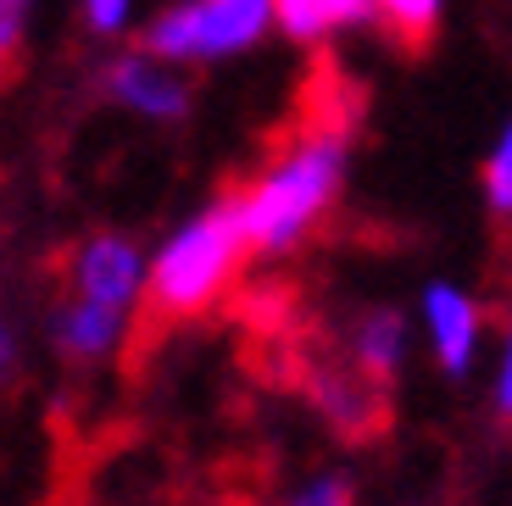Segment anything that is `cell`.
Masks as SVG:
<instances>
[{"mask_svg": "<svg viewBox=\"0 0 512 506\" xmlns=\"http://www.w3.org/2000/svg\"><path fill=\"white\" fill-rule=\"evenodd\" d=\"M346 128L312 123L240 190V217L256 256H284L329 217L346 190Z\"/></svg>", "mask_w": 512, "mask_h": 506, "instance_id": "obj_1", "label": "cell"}, {"mask_svg": "<svg viewBox=\"0 0 512 506\" xmlns=\"http://www.w3.org/2000/svg\"><path fill=\"white\" fill-rule=\"evenodd\" d=\"M245 256L256 251L240 217V195H223V201H212L206 212H195L190 223H179L162 240V251L151 256L145 301L162 317H201L229 295Z\"/></svg>", "mask_w": 512, "mask_h": 506, "instance_id": "obj_2", "label": "cell"}, {"mask_svg": "<svg viewBox=\"0 0 512 506\" xmlns=\"http://www.w3.org/2000/svg\"><path fill=\"white\" fill-rule=\"evenodd\" d=\"M273 0H184L145 28V51L162 62L179 56H234L268 34Z\"/></svg>", "mask_w": 512, "mask_h": 506, "instance_id": "obj_3", "label": "cell"}, {"mask_svg": "<svg viewBox=\"0 0 512 506\" xmlns=\"http://www.w3.org/2000/svg\"><path fill=\"white\" fill-rule=\"evenodd\" d=\"M418 329L440 373H451V379L474 373L479 351H485V306H479V295H468L462 284H429L418 301Z\"/></svg>", "mask_w": 512, "mask_h": 506, "instance_id": "obj_4", "label": "cell"}, {"mask_svg": "<svg viewBox=\"0 0 512 506\" xmlns=\"http://www.w3.org/2000/svg\"><path fill=\"white\" fill-rule=\"evenodd\" d=\"M151 290V262L140 256V245L123 234H95L90 245H78L73 256V295L112 312H134Z\"/></svg>", "mask_w": 512, "mask_h": 506, "instance_id": "obj_5", "label": "cell"}, {"mask_svg": "<svg viewBox=\"0 0 512 506\" xmlns=\"http://www.w3.org/2000/svg\"><path fill=\"white\" fill-rule=\"evenodd\" d=\"M312 406H318L340 434H368V429H379V418H384V390L373 379H362L357 367L340 356L334 367H318V373H312Z\"/></svg>", "mask_w": 512, "mask_h": 506, "instance_id": "obj_6", "label": "cell"}, {"mask_svg": "<svg viewBox=\"0 0 512 506\" xmlns=\"http://www.w3.org/2000/svg\"><path fill=\"white\" fill-rule=\"evenodd\" d=\"M407 317L390 312V306H373V312H362L357 323H351L346 334V362L357 367L362 379H373L379 390H390L396 384V373L407 367Z\"/></svg>", "mask_w": 512, "mask_h": 506, "instance_id": "obj_7", "label": "cell"}, {"mask_svg": "<svg viewBox=\"0 0 512 506\" xmlns=\"http://www.w3.org/2000/svg\"><path fill=\"white\" fill-rule=\"evenodd\" d=\"M112 95L123 106H134V112L156 117V123H173V117H184V106H190L184 78L173 73V67H162L156 56H123V62L112 67Z\"/></svg>", "mask_w": 512, "mask_h": 506, "instance_id": "obj_8", "label": "cell"}, {"mask_svg": "<svg viewBox=\"0 0 512 506\" xmlns=\"http://www.w3.org/2000/svg\"><path fill=\"white\" fill-rule=\"evenodd\" d=\"M123 340H128V312H112V306H95L73 295L62 306V317H56V345L73 362H106Z\"/></svg>", "mask_w": 512, "mask_h": 506, "instance_id": "obj_9", "label": "cell"}, {"mask_svg": "<svg viewBox=\"0 0 512 506\" xmlns=\"http://www.w3.org/2000/svg\"><path fill=\"white\" fill-rule=\"evenodd\" d=\"M273 17L290 39L312 45V39H329L351 23H368L373 0H273Z\"/></svg>", "mask_w": 512, "mask_h": 506, "instance_id": "obj_10", "label": "cell"}, {"mask_svg": "<svg viewBox=\"0 0 512 506\" xmlns=\"http://www.w3.org/2000/svg\"><path fill=\"white\" fill-rule=\"evenodd\" d=\"M384 23V39L407 56H423L440 34V0H373Z\"/></svg>", "mask_w": 512, "mask_h": 506, "instance_id": "obj_11", "label": "cell"}, {"mask_svg": "<svg viewBox=\"0 0 512 506\" xmlns=\"http://www.w3.org/2000/svg\"><path fill=\"white\" fill-rule=\"evenodd\" d=\"M279 506H357V484H351L346 473H312V479H301Z\"/></svg>", "mask_w": 512, "mask_h": 506, "instance_id": "obj_12", "label": "cell"}, {"mask_svg": "<svg viewBox=\"0 0 512 506\" xmlns=\"http://www.w3.org/2000/svg\"><path fill=\"white\" fill-rule=\"evenodd\" d=\"M485 201L496 217H512V123L501 128L496 151H490V162H485Z\"/></svg>", "mask_w": 512, "mask_h": 506, "instance_id": "obj_13", "label": "cell"}, {"mask_svg": "<svg viewBox=\"0 0 512 506\" xmlns=\"http://www.w3.org/2000/svg\"><path fill=\"white\" fill-rule=\"evenodd\" d=\"M490 406L512 423V312L501 323V345H496V373H490Z\"/></svg>", "mask_w": 512, "mask_h": 506, "instance_id": "obj_14", "label": "cell"}, {"mask_svg": "<svg viewBox=\"0 0 512 506\" xmlns=\"http://www.w3.org/2000/svg\"><path fill=\"white\" fill-rule=\"evenodd\" d=\"M28 6L34 0H0V62L23 45V23H28Z\"/></svg>", "mask_w": 512, "mask_h": 506, "instance_id": "obj_15", "label": "cell"}, {"mask_svg": "<svg viewBox=\"0 0 512 506\" xmlns=\"http://www.w3.org/2000/svg\"><path fill=\"white\" fill-rule=\"evenodd\" d=\"M84 12H90V28H101V34H112V28H123V17H128V0H84Z\"/></svg>", "mask_w": 512, "mask_h": 506, "instance_id": "obj_16", "label": "cell"}, {"mask_svg": "<svg viewBox=\"0 0 512 506\" xmlns=\"http://www.w3.org/2000/svg\"><path fill=\"white\" fill-rule=\"evenodd\" d=\"M12 362H17V334L12 323H0V373H12Z\"/></svg>", "mask_w": 512, "mask_h": 506, "instance_id": "obj_17", "label": "cell"}]
</instances>
